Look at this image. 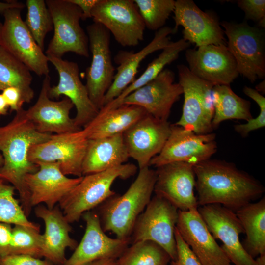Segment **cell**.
Here are the masks:
<instances>
[{
    "label": "cell",
    "mask_w": 265,
    "mask_h": 265,
    "mask_svg": "<svg viewBox=\"0 0 265 265\" xmlns=\"http://www.w3.org/2000/svg\"><path fill=\"white\" fill-rule=\"evenodd\" d=\"M12 237L11 224L0 222V258L9 255Z\"/></svg>",
    "instance_id": "obj_43"
},
{
    "label": "cell",
    "mask_w": 265,
    "mask_h": 265,
    "mask_svg": "<svg viewBox=\"0 0 265 265\" xmlns=\"http://www.w3.org/2000/svg\"><path fill=\"white\" fill-rule=\"evenodd\" d=\"M176 229L202 265H234L210 232L197 209L179 210Z\"/></svg>",
    "instance_id": "obj_22"
},
{
    "label": "cell",
    "mask_w": 265,
    "mask_h": 265,
    "mask_svg": "<svg viewBox=\"0 0 265 265\" xmlns=\"http://www.w3.org/2000/svg\"><path fill=\"white\" fill-rule=\"evenodd\" d=\"M179 210L166 199L155 195L138 216L130 238V244L149 241L162 247L171 260L177 257L175 231Z\"/></svg>",
    "instance_id": "obj_5"
},
{
    "label": "cell",
    "mask_w": 265,
    "mask_h": 265,
    "mask_svg": "<svg viewBox=\"0 0 265 265\" xmlns=\"http://www.w3.org/2000/svg\"><path fill=\"white\" fill-rule=\"evenodd\" d=\"M50 86L49 75L45 76L38 98L33 106L25 110L27 117L42 133L62 134L79 131L82 128L70 117L74 107L67 97L60 101H53L48 95Z\"/></svg>",
    "instance_id": "obj_23"
},
{
    "label": "cell",
    "mask_w": 265,
    "mask_h": 265,
    "mask_svg": "<svg viewBox=\"0 0 265 265\" xmlns=\"http://www.w3.org/2000/svg\"><path fill=\"white\" fill-rule=\"evenodd\" d=\"M2 26H3V24L1 23V22L0 21V38H1Z\"/></svg>",
    "instance_id": "obj_51"
},
{
    "label": "cell",
    "mask_w": 265,
    "mask_h": 265,
    "mask_svg": "<svg viewBox=\"0 0 265 265\" xmlns=\"http://www.w3.org/2000/svg\"><path fill=\"white\" fill-rule=\"evenodd\" d=\"M174 34L182 26L183 39L197 47L207 45H227L223 30L217 18L200 9L192 0L175 1L173 11Z\"/></svg>",
    "instance_id": "obj_16"
},
{
    "label": "cell",
    "mask_w": 265,
    "mask_h": 265,
    "mask_svg": "<svg viewBox=\"0 0 265 265\" xmlns=\"http://www.w3.org/2000/svg\"><path fill=\"white\" fill-rule=\"evenodd\" d=\"M215 138L212 132L198 134L171 124L169 137L160 152L151 159L149 166L157 168L175 162L194 165L209 159L217 151Z\"/></svg>",
    "instance_id": "obj_12"
},
{
    "label": "cell",
    "mask_w": 265,
    "mask_h": 265,
    "mask_svg": "<svg viewBox=\"0 0 265 265\" xmlns=\"http://www.w3.org/2000/svg\"><path fill=\"white\" fill-rule=\"evenodd\" d=\"M177 69L184 101L181 117L174 125L198 134L212 133L214 85L195 76L184 65H178Z\"/></svg>",
    "instance_id": "obj_6"
},
{
    "label": "cell",
    "mask_w": 265,
    "mask_h": 265,
    "mask_svg": "<svg viewBox=\"0 0 265 265\" xmlns=\"http://www.w3.org/2000/svg\"><path fill=\"white\" fill-rule=\"evenodd\" d=\"M22 9L6 10L0 45L18 59L30 71L42 76L49 75L48 59L38 45L22 20Z\"/></svg>",
    "instance_id": "obj_13"
},
{
    "label": "cell",
    "mask_w": 265,
    "mask_h": 265,
    "mask_svg": "<svg viewBox=\"0 0 265 265\" xmlns=\"http://www.w3.org/2000/svg\"><path fill=\"white\" fill-rule=\"evenodd\" d=\"M168 121L147 114L123 133L129 158L137 163L139 170L149 167L151 159L164 147L171 132Z\"/></svg>",
    "instance_id": "obj_18"
},
{
    "label": "cell",
    "mask_w": 265,
    "mask_h": 265,
    "mask_svg": "<svg viewBox=\"0 0 265 265\" xmlns=\"http://www.w3.org/2000/svg\"><path fill=\"white\" fill-rule=\"evenodd\" d=\"M186 57L194 75L214 85H230L239 74L227 45L211 44L187 49Z\"/></svg>",
    "instance_id": "obj_19"
},
{
    "label": "cell",
    "mask_w": 265,
    "mask_h": 265,
    "mask_svg": "<svg viewBox=\"0 0 265 265\" xmlns=\"http://www.w3.org/2000/svg\"><path fill=\"white\" fill-rule=\"evenodd\" d=\"M0 265H54L49 260L23 254H11L0 258Z\"/></svg>",
    "instance_id": "obj_41"
},
{
    "label": "cell",
    "mask_w": 265,
    "mask_h": 265,
    "mask_svg": "<svg viewBox=\"0 0 265 265\" xmlns=\"http://www.w3.org/2000/svg\"><path fill=\"white\" fill-rule=\"evenodd\" d=\"M88 141L82 129L73 132L52 134L48 140L30 147L28 159L37 165L57 163L65 175L81 177Z\"/></svg>",
    "instance_id": "obj_10"
},
{
    "label": "cell",
    "mask_w": 265,
    "mask_h": 265,
    "mask_svg": "<svg viewBox=\"0 0 265 265\" xmlns=\"http://www.w3.org/2000/svg\"><path fill=\"white\" fill-rule=\"evenodd\" d=\"M129 158L123 133L88 139L82 164L83 176L124 164Z\"/></svg>",
    "instance_id": "obj_28"
},
{
    "label": "cell",
    "mask_w": 265,
    "mask_h": 265,
    "mask_svg": "<svg viewBox=\"0 0 265 265\" xmlns=\"http://www.w3.org/2000/svg\"><path fill=\"white\" fill-rule=\"evenodd\" d=\"M26 6L25 24L38 45L44 50L46 36L53 29L50 12L44 0H27Z\"/></svg>",
    "instance_id": "obj_34"
},
{
    "label": "cell",
    "mask_w": 265,
    "mask_h": 265,
    "mask_svg": "<svg viewBox=\"0 0 265 265\" xmlns=\"http://www.w3.org/2000/svg\"><path fill=\"white\" fill-rule=\"evenodd\" d=\"M137 170L135 165L124 163L83 176L81 181L58 204L65 218L70 224L78 221L84 212L116 194L111 189L115 180H126L134 176Z\"/></svg>",
    "instance_id": "obj_4"
},
{
    "label": "cell",
    "mask_w": 265,
    "mask_h": 265,
    "mask_svg": "<svg viewBox=\"0 0 265 265\" xmlns=\"http://www.w3.org/2000/svg\"><path fill=\"white\" fill-rule=\"evenodd\" d=\"M197 210L214 238L222 242L220 247L233 265H257L240 242L239 235L244 231L236 212L216 204L201 206Z\"/></svg>",
    "instance_id": "obj_14"
},
{
    "label": "cell",
    "mask_w": 265,
    "mask_h": 265,
    "mask_svg": "<svg viewBox=\"0 0 265 265\" xmlns=\"http://www.w3.org/2000/svg\"><path fill=\"white\" fill-rule=\"evenodd\" d=\"M255 260L257 265H265V253L259 255Z\"/></svg>",
    "instance_id": "obj_48"
},
{
    "label": "cell",
    "mask_w": 265,
    "mask_h": 265,
    "mask_svg": "<svg viewBox=\"0 0 265 265\" xmlns=\"http://www.w3.org/2000/svg\"><path fill=\"white\" fill-rule=\"evenodd\" d=\"M85 265H118V259L102 258L91 262Z\"/></svg>",
    "instance_id": "obj_46"
},
{
    "label": "cell",
    "mask_w": 265,
    "mask_h": 265,
    "mask_svg": "<svg viewBox=\"0 0 265 265\" xmlns=\"http://www.w3.org/2000/svg\"><path fill=\"white\" fill-rule=\"evenodd\" d=\"M40 229L20 225L12 228L9 255L23 254L42 257L43 236Z\"/></svg>",
    "instance_id": "obj_36"
},
{
    "label": "cell",
    "mask_w": 265,
    "mask_h": 265,
    "mask_svg": "<svg viewBox=\"0 0 265 265\" xmlns=\"http://www.w3.org/2000/svg\"><path fill=\"white\" fill-rule=\"evenodd\" d=\"M243 91L245 95L258 104L260 108V113L255 118H252L246 123L234 126L235 131L243 137H245L252 131L265 126V98L256 90L248 86H245Z\"/></svg>",
    "instance_id": "obj_38"
},
{
    "label": "cell",
    "mask_w": 265,
    "mask_h": 265,
    "mask_svg": "<svg viewBox=\"0 0 265 265\" xmlns=\"http://www.w3.org/2000/svg\"><path fill=\"white\" fill-rule=\"evenodd\" d=\"M36 217L44 222L43 236L42 257L54 265H62L66 260L67 248L75 250L78 243L70 236V223L65 218L58 205L49 209L43 205L35 208Z\"/></svg>",
    "instance_id": "obj_26"
},
{
    "label": "cell",
    "mask_w": 265,
    "mask_h": 265,
    "mask_svg": "<svg viewBox=\"0 0 265 265\" xmlns=\"http://www.w3.org/2000/svg\"><path fill=\"white\" fill-rule=\"evenodd\" d=\"M190 43L183 38L171 42L162 50L158 56L147 66L144 72L129 85L120 95L102 109L108 110L118 107L121 101L133 91L144 86L154 80L163 69L164 67L175 61L179 53L189 47Z\"/></svg>",
    "instance_id": "obj_32"
},
{
    "label": "cell",
    "mask_w": 265,
    "mask_h": 265,
    "mask_svg": "<svg viewBox=\"0 0 265 265\" xmlns=\"http://www.w3.org/2000/svg\"><path fill=\"white\" fill-rule=\"evenodd\" d=\"M214 109L212 120L213 129L222 122L231 119L244 120L253 118L250 102L237 95L229 85H216L212 89Z\"/></svg>",
    "instance_id": "obj_30"
},
{
    "label": "cell",
    "mask_w": 265,
    "mask_h": 265,
    "mask_svg": "<svg viewBox=\"0 0 265 265\" xmlns=\"http://www.w3.org/2000/svg\"><path fill=\"white\" fill-rule=\"evenodd\" d=\"M82 217L86 223L84 235L62 265H85L102 258L118 259L130 244L129 240L107 236L102 228L96 212H86Z\"/></svg>",
    "instance_id": "obj_21"
},
{
    "label": "cell",
    "mask_w": 265,
    "mask_h": 265,
    "mask_svg": "<svg viewBox=\"0 0 265 265\" xmlns=\"http://www.w3.org/2000/svg\"><path fill=\"white\" fill-rule=\"evenodd\" d=\"M174 79L173 71L163 69L154 80L125 97L118 106H138L155 118L168 121L173 104L183 93L182 86L174 83Z\"/></svg>",
    "instance_id": "obj_15"
},
{
    "label": "cell",
    "mask_w": 265,
    "mask_h": 265,
    "mask_svg": "<svg viewBox=\"0 0 265 265\" xmlns=\"http://www.w3.org/2000/svg\"><path fill=\"white\" fill-rule=\"evenodd\" d=\"M91 18L123 47L136 46L144 39L146 27L133 0H99Z\"/></svg>",
    "instance_id": "obj_9"
},
{
    "label": "cell",
    "mask_w": 265,
    "mask_h": 265,
    "mask_svg": "<svg viewBox=\"0 0 265 265\" xmlns=\"http://www.w3.org/2000/svg\"><path fill=\"white\" fill-rule=\"evenodd\" d=\"M32 80L28 67L0 45V90L16 87L21 91L24 102L28 103L34 96Z\"/></svg>",
    "instance_id": "obj_31"
},
{
    "label": "cell",
    "mask_w": 265,
    "mask_h": 265,
    "mask_svg": "<svg viewBox=\"0 0 265 265\" xmlns=\"http://www.w3.org/2000/svg\"><path fill=\"white\" fill-rule=\"evenodd\" d=\"M147 114L144 109L133 105L123 104L108 110L101 109L82 130L88 139L123 133Z\"/></svg>",
    "instance_id": "obj_27"
},
{
    "label": "cell",
    "mask_w": 265,
    "mask_h": 265,
    "mask_svg": "<svg viewBox=\"0 0 265 265\" xmlns=\"http://www.w3.org/2000/svg\"><path fill=\"white\" fill-rule=\"evenodd\" d=\"M45 2L52 17L54 30L46 55L62 58L70 52L88 57V37L80 23L82 17L80 8L68 0H46Z\"/></svg>",
    "instance_id": "obj_7"
},
{
    "label": "cell",
    "mask_w": 265,
    "mask_h": 265,
    "mask_svg": "<svg viewBox=\"0 0 265 265\" xmlns=\"http://www.w3.org/2000/svg\"><path fill=\"white\" fill-rule=\"evenodd\" d=\"M99 0H68L72 3L78 6L82 13V20L91 18V12Z\"/></svg>",
    "instance_id": "obj_44"
},
{
    "label": "cell",
    "mask_w": 265,
    "mask_h": 265,
    "mask_svg": "<svg viewBox=\"0 0 265 265\" xmlns=\"http://www.w3.org/2000/svg\"><path fill=\"white\" fill-rule=\"evenodd\" d=\"M144 21L145 27L158 30L164 26L174 11L173 0H133Z\"/></svg>",
    "instance_id": "obj_37"
},
{
    "label": "cell",
    "mask_w": 265,
    "mask_h": 265,
    "mask_svg": "<svg viewBox=\"0 0 265 265\" xmlns=\"http://www.w3.org/2000/svg\"><path fill=\"white\" fill-rule=\"evenodd\" d=\"M175 237L177 245V257L175 260H171L170 265H202L176 228Z\"/></svg>",
    "instance_id": "obj_40"
},
{
    "label": "cell",
    "mask_w": 265,
    "mask_h": 265,
    "mask_svg": "<svg viewBox=\"0 0 265 265\" xmlns=\"http://www.w3.org/2000/svg\"><path fill=\"white\" fill-rule=\"evenodd\" d=\"M8 108L2 95L0 93V115L6 114Z\"/></svg>",
    "instance_id": "obj_47"
},
{
    "label": "cell",
    "mask_w": 265,
    "mask_h": 265,
    "mask_svg": "<svg viewBox=\"0 0 265 265\" xmlns=\"http://www.w3.org/2000/svg\"><path fill=\"white\" fill-rule=\"evenodd\" d=\"M174 34L173 28L163 26L157 30L152 41L139 51H119L114 57L118 65L113 81L106 93L103 106L118 97L135 80L140 63L148 55L163 50L171 42L169 35Z\"/></svg>",
    "instance_id": "obj_25"
},
{
    "label": "cell",
    "mask_w": 265,
    "mask_h": 265,
    "mask_svg": "<svg viewBox=\"0 0 265 265\" xmlns=\"http://www.w3.org/2000/svg\"><path fill=\"white\" fill-rule=\"evenodd\" d=\"M86 30L92 60L86 70L85 86L91 101L100 110L115 74L110 48V33L94 22L87 26Z\"/></svg>",
    "instance_id": "obj_11"
},
{
    "label": "cell",
    "mask_w": 265,
    "mask_h": 265,
    "mask_svg": "<svg viewBox=\"0 0 265 265\" xmlns=\"http://www.w3.org/2000/svg\"><path fill=\"white\" fill-rule=\"evenodd\" d=\"M4 162L3 158L0 151V170L2 168Z\"/></svg>",
    "instance_id": "obj_50"
},
{
    "label": "cell",
    "mask_w": 265,
    "mask_h": 265,
    "mask_svg": "<svg viewBox=\"0 0 265 265\" xmlns=\"http://www.w3.org/2000/svg\"><path fill=\"white\" fill-rule=\"evenodd\" d=\"M237 3L238 6L244 12L246 19L258 22L259 26L265 27V0H239Z\"/></svg>",
    "instance_id": "obj_39"
},
{
    "label": "cell",
    "mask_w": 265,
    "mask_h": 265,
    "mask_svg": "<svg viewBox=\"0 0 265 265\" xmlns=\"http://www.w3.org/2000/svg\"><path fill=\"white\" fill-rule=\"evenodd\" d=\"M156 170L140 169L136 178L122 195L116 194L100 205L97 213L103 231L129 240L135 222L152 198Z\"/></svg>",
    "instance_id": "obj_3"
},
{
    "label": "cell",
    "mask_w": 265,
    "mask_h": 265,
    "mask_svg": "<svg viewBox=\"0 0 265 265\" xmlns=\"http://www.w3.org/2000/svg\"><path fill=\"white\" fill-rule=\"evenodd\" d=\"M47 56L59 75L58 84L49 89V97L58 98L63 95L68 98L76 109L74 118L76 125L83 128L97 115L99 110L91 101L86 86L80 78L78 65L62 58Z\"/></svg>",
    "instance_id": "obj_17"
},
{
    "label": "cell",
    "mask_w": 265,
    "mask_h": 265,
    "mask_svg": "<svg viewBox=\"0 0 265 265\" xmlns=\"http://www.w3.org/2000/svg\"><path fill=\"white\" fill-rule=\"evenodd\" d=\"M256 89L258 92L265 93V80L258 84L256 87Z\"/></svg>",
    "instance_id": "obj_49"
},
{
    "label": "cell",
    "mask_w": 265,
    "mask_h": 265,
    "mask_svg": "<svg viewBox=\"0 0 265 265\" xmlns=\"http://www.w3.org/2000/svg\"><path fill=\"white\" fill-rule=\"evenodd\" d=\"M221 25L228 41L227 47L233 56L238 73L251 82L265 76L263 33L246 22L236 24L223 21Z\"/></svg>",
    "instance_id": "obj_8"
},
{
    "label": "cell",
    "mask_w": 265,
    "mask_h": 265,
    "mask_svg": "<svg viewBox=\"0 0 265 265\" xmlns=\"http://www.w3.org/2000/svg\"><path fill=\"white\" fill-rule=\"evenodd\" d=\"M15 188L0 179V222L20 225L40 229L28 220L22 205L15 197Z\"/></svg>",
    "instance_id": "obj_35"
},
{
    "label": "cell",
    "mask_w": 265,
    "mask_h": 265,
    "mask_svg": "<svg viewBox=\"0 0 265 265\" xmlns=\"http://www.w3.org/2000/svg\"><path fill=\"white\" fill-rule=\"evenodd\" d=\"M193 169L200 206L220 204L236 212L265 192L259 181L231 162L210 159Z\"/></svg>",
    "instance_id": "obj_1"
},
{
    "label": "cell",
    "mask_w": 265,
    "mask_h": 265,
    "mask_svg": "<svg viewBox=\"0 0 265 265\" xmlns=\"http://www.w3.org/2000/svg\"><path fill=\"white\" fill-rule=\"evenodd\" d=\"M38 166L36 172L25 178L32 207L45 204L48 208L53 209L83 177L69 178L61 171L57 163H44Z\"/></svg>",
    "instance_id": "obj_24"
},
{
    "label": "cell",
    "mask_w": 265,
    "mask_h": 265,
    "mask_svg": "<svg viewBox=\"0 0 265 265\" xmlns=\"http://www.w3.org/2000/svg\"><path fill=\"white\" fill-rule=\"evenodd\" d=\"M25 5L17 1H8L6 2L0 1V13L3 14L6 10L12 8L22 9Z\"/></svg>",
    "instance_id": "obj_45"
},
{
    "label": "cell",
    "mask_w": 265,
    "mask_h": 265,
    "mask_svg": "<svg viewBox=\"0 0 265 265\" xmlns=\"http://www.w3.org/2000/svg\"><path fill=\"white\" fill-rule=\"evenodd\" d=\"M171 260L162 247L149 241L131 244L118 258V265H170Z\"/></svg>",
    "instance_id": "obj_33"
},
{
    "label": "cell",
    "mask_w": 265,
    "mask_h": 265,
    "mask_svg": "<svg viewBox=\"0 0 265 265\" xmlns=\"http://www.w3.org/2000/svg\"><path fill=\"white\" fill-rule=\"evenodd\" d=\"M51 135L39 132L23 108L16 112L8 124L0 126V151L4 160L0 170V179L9 182L18 191L27 216L32 206L25 178L39 168L29 161V151L32 145L48 140Z\"/></svg>",
    "instance_id": "obj_2"
},
{
    "label": "cell",
    "mask_w": 265,
    "mask_h": 265,
    "mask_svg": "<svg viewBox=\"0 0 265 265\" xmlns=\"http://www.w3.org/2000/svg\"><path fill=\"white\" fill-rule=\"evenodd\" d=\"M246 234L242 245L253 258L265 253V197L236 212Z\"/></svg>",
    "instance_id": "obj_29"
},
{
    "label": "cell",
    "mask_w": 265,
    "mask_h": 265,
    "mask_svg": "<svg viewBox=\"0 0 265 265\" xmlns=\"http://www.w3.org/2000/svg\"><path fill=\"white\" fill-rule=\"evenodd\" d=\"M2 95L8 107L16 112L23 108L25 103L21 91L15 87H8L2 91Z\"/></svg>",
    "instance_id": "obj_42"
},
{
    "label": "cell",
    "mask_w": 265,
    "mask_h": 265,
    "mask_svg": "<svg viewBox=\"0 0 265 265\" xmlns=\"http://www.w3.org/2000/svg\"><path fill=\"white\" fill-rule=\"evenodd\" d=\"M157 168L154 189L155 195L166 199L179 211L198 208L194 192L196 179L193 165L175 162Z\"/></svg>",
    "instance_id": "obj_20"
}]
</instances>
